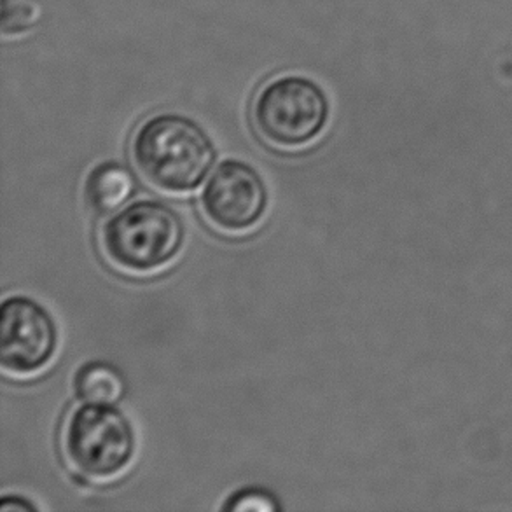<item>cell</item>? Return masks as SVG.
I'll return each instance as SVG.
<instances>
[{
    "label": "cell",
    "mask_w": 512,
    "mask_h": 512,
    "mask_svg": "<svg viewBox=\"0 0 512 512\" xmlns=\"http://www.w3.org/2000/svg\"><path fill=\"white\" fill-rule=\"evenodd\" d=\"M132 160L142 179L168 194L200 189L217 160L214 142L193 119L160 114L139 126Z\"/></svg>",
    "instance_id": "1"
},
{
    "label": "cell",
    "mask_w": 512,
    "mask_h": 512,
    "mask_svg": "<svg viewBox=\"0 0 512 512\" xmlns=\"http://www.w3.org/2000/svg\"><path fill=\"white\" fill-rule=\"evenodd\" d=\"M100 243L107 261L118 270L153 275L179 257L186 243V224L167 201H132L107 217Z\"/></svg>",
    "instance_id": "2"
},
{
    "label": "cell",
    "mask_w": 512,
    "mask_h": 512,
    "mask_svg": "<svg viewBox=\"0 0 512 512\" xmlns=\"http://www.w3.org/2000/svg\"><path fill=\"white\" fill-rule=\"evenodd\" d=\"M70 469L86 481H111L128 471L137 453L132 420L114 402H81L62 432Z\"/></svg>",
    "instance_id": "3"
},
{
    "label": "cell",
    "mask_w": 512,
    "mask_h": 512,
    "mask_svg": "<svg viewBox=\"0 0 512 512\" xmlns=\"http://www.w3.org/2000/svg\"><path fill=\"white\" fill-rule=\"evenodd\" d=\"M329 119L326 93L305 77L271 81L254 104V126L270 146L301 149L324 133Z\"/></svg>",
    "instance_id": "4"
},
{
    "label": "cell",
    "mask_w": 512,
    "mask_h": 512,
    "mask_svg": "<svg viewBox=\"0 0 512 512\" xmlns=\"http://www.w3.org/2000/svg\"><path fill=\"white\" fill-rule=\"evenodd\" d=\"M60 345L53 313L23 294L4 299L0 308V367L16 378H28L51 366Z\"/></svg>",
    "instance_id": "5"
},
{
    "label": "cell",
    "mask_w": 512,
    "mask_h": 512,
    "mask_svg": "<svg viewBox=\"0 0 512 512\" xmlns=\"http://www.w3.org/2000/svg\"><path fill=\"white\" fill-rule=\"evenodd\" d=\"M270 193L263 175L242 160H224L208 175L200 194L201 214L226 235H243L263 222Z\"/></svg>",
    "instance_id": "6"
},
{
    "label": "cell",
    "mask_w": 512,
    "mask_h": 512,
    "mask_svg": "<svg viewBox=\"0 0 512 512\" xmlns=\"http://www.w3.org/2000/svg\"><path fill=\"white\" fill-rule=\"evenodd\" d=\"M137 191V177L121 161H104L91 170L84 182V198L98 215H111L125 207Z\"/></svg>",
    "instance_id": "7"
},
{
    "label": "cell",
    "mask_w": 512,
    "mask_h": 512,
    "mask_svg": "<svg viewBox=\"0 0 512 512\" xmlns=\"http://www.w3.org/2000/svg\"><path fill=\"white\" fill-rule=\"evenodd\" d=\"M74 388L79 401L116 404L125 397L126 381L118 367L102 360H90L77 369Z\"/></svg>",
    "instance_id": "8"
},
{
    "label": "cell",
    "mask_w": 512,
    "mask_h": 512,
    "mask_svg": "<svg viewBox=\"0 0 512 512\" xmlns=\"http://www.w3.org/2000/svg\"><path fill=\"white\" fill-rule=\"evenodd\" d=\"M44 18L41 0H2L0 27L6 35L25 34Z\"/></svg>",
    "instance_id": "9"
},
{
    "label": "cell",
    "mask_w": 512,
    "mask_h": 512,
    "mask_svg": "<svg viewBox=\"0 0 512 512\" xmlns=\"http://www.w3.org/2000/svg\"><path fill=\"white\" fill-rule=\"evenodd\" d=\"M278 509H282V506L277 497L264 488H242L229 495L222 504V511L228 512H273Z\"/></svg>",
    "instance_id": "10"
},
{
    "label": "cell",
    "mask_w": 512,
    "mask_h": 512,
    "mask_svg": "<svg viewBox=\"0 0 512 512\" xmlns=\"http://www.w3.org/2000/svg\"><path fill=\"white\" fill-rule=\"evenodd\" d=\"M0 512H37V506L20 495H6L0 500Z\"/></svg>",
    "instance_id": "11"
}]
</instances>
